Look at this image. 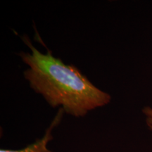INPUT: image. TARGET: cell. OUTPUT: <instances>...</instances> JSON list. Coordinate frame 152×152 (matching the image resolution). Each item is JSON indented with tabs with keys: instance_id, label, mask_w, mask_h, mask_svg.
Segmentation results:
<instances>
[{
	"instance_id": "1",
	"label": "cell",
	"mask_w": 152,
	"mask_h": 152,
	"mask_svg": "<svg viewBox=\"0 0 152 152\" xmlns=\"http://www.w3.org/2000/svg\"><path fill=\"white\" fill-rule=\"evenodd\" d=\"M22 39L31 50L18 54L28 66L23 73L25 78L53 108L60 106L67 114L83 117L90 111L111 102V95L94 86L77 67L65 64L53 56L49 49L42 54L28 36L22 37Z\"/></svg>"
},
{
	"instance_id": "2",
	"label": "cell",
	"mask_w": 152,
	"mask_h": 152,
	"mask_svg": "<svg viewBox=\"0 0 152 152\" xmlns=\"http://www.w3.org/2000/svg\"><path fill=\"white\" fill-rule=\"evenodd\" d=\"M64 111L62 108H60L58 113H56L54 119L51 123L50 126L47 128L45 135L40 140H36L33 144H30L24 149L20 150H9V149H1L0 152H52L47 148V144L53 139L52 135V130L61 121L63 117V113Z\"/></svg>"
},
{
	"instance_id": "3",
	"label": "cell",
	"mask_w": 152,
	"mask_h": 152,
	"mask_svg": "<svg viewBox=\"0 0 152 152\" xmlns=\"http://www.w3.org/2000/svg\"><path fill=\"white\" fill-rule=\"evenodd\" d=\"M143 113L147 116V124L152 130V109L151 107H145L143 109Z\"/></svg>"
}]
</instances>
